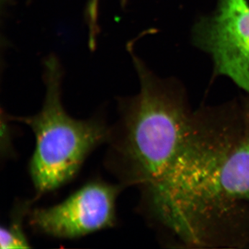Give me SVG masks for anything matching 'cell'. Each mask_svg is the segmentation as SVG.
<instances>
[{"label": "cell", "instance_id": "1", "mask_svg": "<svg viewBox=\"0 0 249 249\" xmlns=\"http://www.w3.org/2000/svg\"><path fill=\"white\" fill-rule=\"evenodd\" d=\"M141 210L166 247H249V96L193 111L175 161Z\"/></svg>", "mask_w": 249, "mask_h": 249}, {"label": "cell", "instance_id": "2", "mask_svg": "<svg viewBox=\"0 0 249 249\" xmlns=\"http://www.w3.org/2000/svg\"><path fill=\"white\" fill-rule=\"evenodd\" d=\"M128 49L140 91L121 101L120 119L108 139L107 161L123 185L141 189L160 180L173 164L193 111L178 83L156 77Z\"/></svg>", "mask_w": 249, "mask_h": 249}, {"label": "cell", "instance_id": "3", "mask_svg": "<svg viewBox=\"0 0 249 249\" xmlns=\"http://www.w3.org/2000/svg\"><path fill=\"white\" fill-rule=\"evenodd\" d=\"M46 93L40 112L12 118L27 124L34 132L36 147L29 173L37 196L58 189L76 176L90 152L108 141L110 129L99 119L77 120L62 103L63 71L58 58L44 61Z\"/></svg>", "mask_w": 249, "mask_h": 249}, {"label": "cell", "instance_id": "4", "mask_svg": "<svg viewBox=\"0 0 249 249\" xmlns=\"http://www.w3.org/2000/svg\"><path fill=\"white\" fill-rule=\"evenodd\" d=\"M121 186L101 180L86 183L60 204L29 213V224L39 232L74 239L110 228L116 221V202Z\"/></svg>", "mask_w": 249, "mask_h": 249}, {"label": "cell", "instance_id": "5", "mask_svg": "<svg viewBox=\"0 0 249 249\" xmlns=\"http://www.w3.org/2000/svg\"><path fill=\"white\" fill-rule=\"evenodd\" d=\"M196 45L209 52L216 74L232 80L249 94V3L219 0L217 11L195 29Z\"/></svg>", "mask_w": 249, "mask_h": 249}, {"label": "cell", "instance_id": "6", "mask_svg": "<svg viewBox=\"0 0 249 249\" xmlns=\"http://www.w3.org/2000/svg\"><path fill=\"white\" fill-rule=\"evenodd\" d=\"M29 202L18 205L13 213L9 225L1 227L0 244L1 249L30 248L29 240L23 231V217L29 209Z\"/></svg>", "mask_w": 249, "mask_h": 249}, {"label": "cell", "instance_id": "7", "mask_svg": "<svg viewBox=\"0 0 249 249\" xmlns=\"http://www.w3.org/2000/svg\"><path fill=\"white\" fill-rule=\"evenodd\" d=\"M122 4L126 0H121ZM100 0H88L85 10V19L89 31V46L91 50L96 48L97 37L99 34L98 26V12H99Z\"/></svg>", "mask_w": 249, "mask_h": 249}]
</instances>
